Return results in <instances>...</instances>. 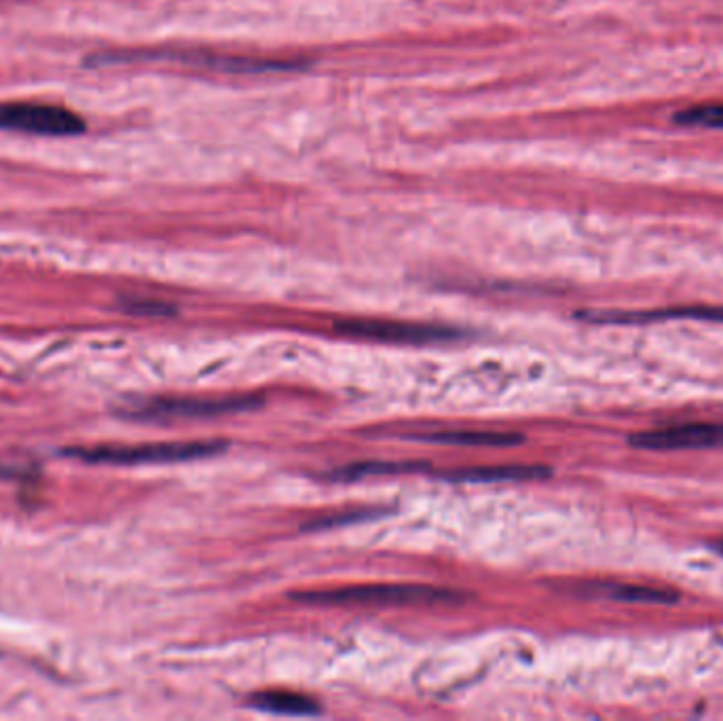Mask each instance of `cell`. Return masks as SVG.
I'll return each instance as SVG.
<instances>
[{"label": "cell", "mask_w": 723, "mask_h": 721, "mask_svg": "<svg viewBox=\"0 0 723 721\" xmlns=\"http://www.w3.org/2000/svg\"><path fill=\"white\" fill-rule=\"evenodd\" d=\"M711 548L717 552V554H721V557H723V540H717V542H711Z\"/></svg>", "instance_id": "obj_15"}, {"label": "cell", "mask_w": 723, "mask_h": 721, "mask_svg": "<svg viewBox=\"0 0 723 721\" xmlns=\"http://www.w3.org/2000/svg\"><path fill=\"white\" fill-rule=\"evenodd\" d=\"M335 328L345 337H358L385 343H434L457 339L461 332L457 328L438 324H409L389 320H345L337 322Z\"/></svg>", "instance_id": "obj_5"}, {"label": "cell", "mask_w": 723, "mask_h": 721, "mask_svg": "<svg viewBox=\"0 0 723 721\" xmlns=\"http://www.w3.org/2000/svg\"><path fill=\"white\" fill-rule=\"evenodd\" d=\"M11 472L9 470H3V468H0V476H9Z\"/></svg>", "instance_id": "obj_16"}, {"label": "cell", "mask_w": 723, "mask_h": 721, "mask_svg": "<svg viewBox=\"0 0 723 721\" xmlns=\"http://www.w3.org/2000/svg\"><path fill=\"white\" fill-rule=\"evenodd\" d=\"M294 601L307 605H370V607H402V605H436L461 601L459 593L423 584H373L349 586L337 590H311L294 593Z\"/></svg>", "instance_id": "obj_1"}, {"label": "cell", "mask_w": 723, "mask_h": 721, "mask_svg": "<svg viewBox=\"0 0 723 721\" xmlns=\"http://www.w3.org/2000/svg\"><path fill=\"white\" fill-rule=\"evenodd\" d=\"M0 129L34 136L66 138L83 134L85 121L64 106L39 102H7L0 104Z\"/></svg>", "instance_id": "obj_3"}, {"label": "cell", "mask_w": 723, "mask_h": 721, "mask_svg": "<svg viewBox=\"0 0 723 721\" xmlns=\"http://www.w3.org/2000/svg\"><path fill=\"white\" fill-rule=\"evenodd\" d=\"M425 442H440V445H459V447H514L525 440L521 434L510 432H472V430H451L436 432L428 436H417Z\"/></svg>", "instance_id": "obj_9"}, {"label": "cell", "mask_w": 723, "mask_h": 721, "mask_svg": "<svg viewBox=\"0 0 723 721\" xmlns=\"http://www.w3.org/2000/svg\"><path fill=\"white\" fill-rule=\"evenodd\" d=\"M250 705L256 709L271 711V713H284V715H311V713L320 711L318 702H315L313 698L303 696V694H294V692H282V690L254 694Z\"/></svg>", "instance_id": "obj_10"}, {"label": "cell", "mask_w": 723, "mask_h": 721, "mask_svg": "<svg viewBox=\"0 0 723 721\" xmlns=\"http://www.w3.org/2000/svg\"><path fill=\"white\" fill-rule=\"evenodd\" d=\"M576 318L588 324H618L639 326L671 320H696V322H719L723 324V305H681L643 311H618V309H588L578 311Z\"/></svg>", "instance_id": "obj_7"}, {"label": "cell", "mask_w": 723, "mask_h": 721, "mask_svg": "<svg viewBox=\"0 0 723 721\" xmlns=\"http://www.w3.org/2000/svg\"><path fill=\"white\" fill-rule=\"evenodd\" d=\"M605 593L624 603H654V605H673L679 601V593L664 586H639V584H616L605 588Z\"/></svg>", "instance_id": "obj_11"}, {"label": "cell", "mask_w": 723, "mask_h": 721, "mask_svg": "<svg viewBox=\"0 0 723 721\" xmlns=\"http://www.w3.org/2000/svg\"><path fill=\"white\" fill-rule=\"evenodd\" d=\"M421 468H428V464L423 461H364V464H354L347 468H339L337 472H332L328 478L330 480H358L364 476H379V474H404V472H417Z\"/></svg>", "instance_id": "obj_12"}, {"label": "cell", "mask_w": 723, "mask_h": 721, "mask_svg": "<svg viewBox=\"0 0 723 721\" xmlns=\"http://www.w3.org/2000/svg\"><path fill=\"white\" fill-rule=\"evenodd\" d=\"M552 472L546 466H487V468H470L449 474L451 480L459 483H502V480H542L548 478Z\"/></svg>", "instance_id": "obj_8"}, {"label": "cell", "mask_w": 723, "mask_h": 721, "mask_svg": "<svg viewBox=\"0 0 723 721\" xmlns=\"http://www.w3.org/2000/svg\"><path fill=\"white\" fill-rule=\"evenodd\" d=\"M125 311L134 313V316H148V318H172L176 313L172 305L157 301H129L125 303Z\"/></svg>", "instance_id": "obj_14"}, {"label": "cell", "mask_w": 723, "mask_h": 721, "mask_svg": "<svg viewBox=\"0 0 723 721\" xmlns=\"http://www.w3.org/2000/svg\"><path fill=\"white\" fill-rule=\"evenodd\" d=\"M229 447L222 440H193V442H153L136 447H94V449H66L70 457H79L89 464L110 466H142V464H176L218 455Z\"/></svg>", "instance_id": "obj_2"}, {"label": "cell", "mask_w": 723, "mask_h": 721, "mask_svg": "<svg viewBox=\"0 0 723 721\" xmlns=\"http://www.w3.org/2000/svg\"><path fill=\"white\" fill-rule=\"evenodd\" d=\"M263 400L258 396H229L218 400H151L136 409L121 411L132 419L163 421V419H212L222 415H235L256 409Z\"/></svg>", "instance_id": "obj_4"}, {"label": "cell", "mask_w": 723, "mask_h": 721, "mask_svg": "<svg viewBox=\"0 0 723 721\" xmlns=\"http://www.w3.org/2000/svg\"><path fill=\"white\" fill-rule=\"evenodd\" d=\"M673 121L677 125H688V127L723 129V102L698 104V106L679 110V113L673 115Z\"/></svg>", "instance_id": "obj_13"}, {"label": "cell", "mask_w": 723, "mask_h": 721, "mask_svg": "<svg viewBox=\"0 0 723 721\" xmlns=\"http://www.w3.org/2000/svg\"><path fill=\"white\" fill-rule=\"evenodd\" d=\"M628 442L645 451L723 449V423H679L669 428L635 432Z\"/></svg>", "instance_id": "obj_6"}]
</instances>
